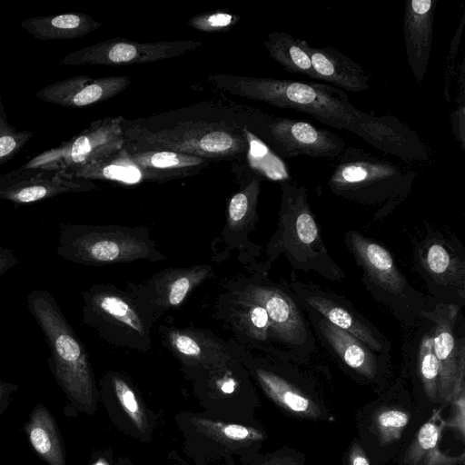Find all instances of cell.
Instances as JSON below:
<instances>
[{"instance_id":"d4e9b609","label":"cell","mask_w":465,"mask_h":465,"mask_svg":"<svg viewBox=\"0 0 465 465\" xmlns=\"http://www.w3.org/2000/svg\"><path fill=\"white\" fill-rule=\"evenodd\" d=\"M24 431L35 452L47 465H67L59 428L46 406L34 407Z\"/></svg>"},{"instance_id":"52a82bcc","label":"cell","mask_w":465,"mask_h":465,"mask_svg":"<svg viewBox=\"0 0 465 465\" xmlns=\"http://www.w3.org/2000/svg\"><path fill=\"white\" fill-rule=\"evenodd\" d=\"M84 325L107 343L140 352L152 347L155 323L128 292L110 283H95L83 292Z\"/></svg>"},{"instance_id":"e575fe53","label":"cell","mask_w":465,"mask_h":465,"mask_svg":"<svg viewBox=\"0 0 465 465\" xmlns=\"http://www.w3.org/2000/svg\"><path fill=\"white\" fill-rule=\"evenodd\" d=\"M111 384L114 394L125 413L128 415L134 426L140 431H143L147 426L145 414L134 390L124 378L116 374L112 376Z\"/></svg>"},{"instance_id":"3957f363","label":"cell","mask_w":465,"mask_h":465,"mask_svg":"<svg viewBox=\"0 0 465 465\" xmlns=\"http://www.w3.org/2000/svg\"><path fill=\"white\" fill-rule=\"evenodd\" d=\"M282 200L276 231L266 246V260L249 272L268 275L272 262L283 254L294 268L314 272L339 281L344 273L332 260L321 237L320 228L308 202L307 188L289 180L281 181Z\"/></svg>"},{"instance_id":"30bf717a","label":"cell","mask_w":465,"mask_h":465,"mask_svg":"<svg viewBox=\"0 0 465 465\" xmlns=\"http://www.w3.org/2000/svg\"><path fill=\"white\" fill-rule=\"evenodd\" d=\"M282 158L300 155L312 158H337L345 142L336 134L309 122L270 115L261 112L253 131Z\"/></svg>"},{"instance_id":"277c9868","label":"cell","mask_w":465,"mask_h":465,"mask_svg":"<svg viewBox=\"0 0 465 465\" xmlns=\"http://www.w3.org/2000/svg\"><path fill=\"white\" fill-rule=\"evenodd\" d=\"M26 302L28 311L48 345V365L56 383L75 408L93 413L96 405V389L84 344L51 292L34 289L28 293Z\"/></svg>"},{"instance_id":"4dcf8cb0","label":"cell","mask_w":465,"mask_h":465,"mask_svg":"<svg viewBox=\"0 0 465 465\" xmlns=\"http://www.w3.org/2000/svg\"><path fill=\"white\" fill-rule=\"evenodd\" d=\"M192 422L203 433L216 440L249 442L264 438L261 430L240 424L222 423L203 418H193Z\"/></svg>"},{"instance_id":"ffe728a7","label":"cell","mask_w":465,"mask_h":465,"mask_svg":"<svg viewBox=\"0 0 465 465\" xmlns=\"http://www.w3.org/2000/svg\"><path fill=\"white\" fill-rule=\"evenodd\" d=\"M239 359L249 366L262 389L275 403L295 415L317 419L322 416L320 407L292 383L262 367L250 351L241 346Z\"/></svg>"},{"instance_id":"e0dca14e","label":"cell","mask_w":465,"mask_h":465,"mask_svg":"<svg viewBox=\"0 0 465 465\" xmlns=\"http://www.w3.org/2000/svg\"><path fill=\"white\" fill-rule=\"evenodd\" d=\"M458 309L440 306L432 312H424L435 323L432 333L433 351L439 363V399L450 402L464 388V345L459 344L454 334Z\"/></svg>"},{"instance_id":"83f0119b","label":"cell","mask_w":465,"mask_h":465,"mask_svg":"<svg viewBox=\"0 0 465 465\" xmlns=\"http://www.w3.org/2000/svg\"><path fill=\"white\" fill-rule=\"evenodd\" d=\"M435 413L424 423L413 438L404 455L406 465H463L465 453L452 457L442 453L439 440L444 421Z\"/></svg>"},{"instance_id":"5bb4252c","label":"cell","mask_w":465,"mask_h":465,"mask_svg":"<svg viewBox=\"0 0 465 465\" xmlns=\"http://www.w3.org/2000/svg\"><path fill=\"white\" fill-rule=\"evenodd\" d=\"M99 190L92 181L59 170L19 168L0 173V200L29 204L68 193Z\"/></svg>"},{"instance_id":"6da1fadb","label":"cell","mask_w":465,"mask_h":465,"mask_svg":"<svg viewBox=\"0 0 465 465\" xmlns=\"http://www.w3.org/2000/svg\"><path fill=\"white\" fill-rule=\"evenodd\" d=\"M208 81L231 94L305 113L324 124L351 132L403 162L429 160L427 145L406 124L393 115L379 116L361 111L343 90L333 85L226 74H210Z\"/></svg>"},{"instance_id":"8fae6325","label":"cell","mask_w":465,"mask_h":465,"mask_svg":"<svg viewBox=\"0 0 465 465\" xmlns=\"http://www.w3.org/2000/svg\"><path fill=\"white\" fill-rule=\"evenodd\" d=\"M214 275L211 264L171 267L141 282H128V291L156 322L168 311L180 308L190 294Z\"/></svg>"},{"instance_id":"9a60e30c","label":"cell","mask_w":465,"mask_h":465,"mask_svg":"<svg viewBox=\"0 0 465 465\" xmlns=\"http://www.w3.org/2000/svg\"><path fill=\"white\" fill-rule=\"evenodd\" d=\"M158 330L163 346L184 367L207 368L240 360L241 346L232 338L225 341L208 329L162 323Z\"/></svg>"},{"instance_id":"2e32d148","label":"cell","mask_w":465,"mask_h":465,"mask_svg":"<svg viewBox=\"0 0 465 465\" xmlns=\"http://www.w3.org/2000/svg\"><path fill=\"white\" fill-rule=\"evenodd\" d=\"M214 309V318L232 331V338L240 346L248 351H274L270 344L272 341L270 320L261 305L238 292L223 290L217 297Z\"/></svg>"},{"instance_id":"cb8c5ba5","label":"cell","mask_w":465,"mask_h":465,"mask_svg":"<svg viewBox=\"0 0 465 465\" xmlns=\"http://www.w3.org/2000/svg\"><path fill=\"white\" fill-rule=\"evenodd\" d=\"M293 289L300 301L319 312L328 322L350 332L370 350L381 351L382 344L370 327L348 309L328 297L322 291H314L310 286L295 282Z\"/></svg>"},{"instance_id":"7402d4cb","label":"cell","mask_w":465,"mask_h":465,"mask_svg":"<svg viewBox=\"0 0 465 465\" xmlns=\"http://www.w3.org/2000/svg\"><path fill=\"white\" fill-rule=\"evenodd\" d=\"M307 49L320 81L353 93L362 92L370 87L371 75L338 49L330 45L314 47L309 44Z\"/></svg>"},{"instance_id":"60d3db41","label":"cell","mask_w":465,"mask_h":465,"mask_svg":"<svg viewBox=\"0 0 465 465\" xmlns=\"http://www.w3.org/2000/svg\"><path fill=\"white\" fill-rule=\"evenodd\" d=\"M18 262L14 250L0 246V276L13 269Z\"/></svg>"},{"instance_id":"74e56055","label":"cell","mask_w":465,"mask_h":465,"mask_svg":"<svg viewBox=\"0 0 465 465\" xmlns=\"http://www.w3.org/2000/svg\"><path fill=\"white\" fill-rule=\"evenodd\" d=\"M465 390L452 400L453 411L452 416L448 421H444V425L456 430L462 438L465 435Z\"/></svg>"},{"instance_id":"603a6c76","label":"cell","mask_w":465,"mask_h":465,"mask_svg":"<svg viewBox=\"0 0 465 465\" xmlns=\"http://www.w3.org/2000/svg\"><path fill=\"white\" fill-rule=\"evenodd\" d=\"M126 150L141 170L144 182L163 183L193 176L211 163L209 159L173 151Z\"/></svg>"},{"instance_id":"d6a6232c","label":"cell","mask_w":465,"mask_h":465,"mask_svg":"<svg viewBox=\"0 0 465 465\" xmlns=\"http://www.w3.org/2000/svg\"><path fill=\"white\" fill-rule=\"evenodd\" d=\"M419 370L424 391L430 401L439 399V363L433 351L432 334H426L419 348Z\"/></svg>"},{"instance_id":"ac0fdd59","label":"cell","mask_w":465,"mask_h":465,"mask_svg":"<svg viewBox=\"0 0 465 465\" xmlns=\"http://www.w3.org/2000/svg\"><path fill=\"white\" fill-rule=\"evenodd\" d=\"M131 83L132 78L124 75L100 78L79 75L46 85L35 96L63 107L80 108L116 96Z\"/></svg>"},{"instance_id":"f546056e","label":"cell","mask_w":465,"mask_h":465,"mask_svg":"<svg viewBox=\"0 0 465 465\" xmlns=\"http://www.w3.org/2000/svg\"><path fill=\"white\" fill-rule=\"evenodd\" d=\"M71 174L92 182L98 180L124 185L144 182L141 170L124 146L96 163L74 171Z\"/></svg>"},{"instance_id":"f1b7e54d","label":"cell","mask_w":465,"mask_h":465,"mask_svg":"<svg viewBox=\"0 0 465 465\" xmlns=\"http://www.w3.org/2000/svg\"><path fill=\"white\" fill-rule=\"evenodd\" d=\"M263 45L270 57L289 73L320 80L312 67L306 41L285 32H272L267 35Z\"/></svg>"},{"instance_id":"4316f807","label":"cell","mask_w":465,"mask_h":465,"mask_svg":"<svg viewBox=\"0 0 465 465\" xmlns=\"http://www.w3.org/2000/svg\"><path fill=\"white\" fill-rule=\"evenodd\" d=\"M317 327L323 339L347 366L368 379L375 377L376 359L366 345L322 316L319 318Z\"/></svg>"},{"instance_id":"8992f818","label":"cell","mask_w":465,"mask_h":465,"mask_svg":"<svg viewBox=\"0 0 465 465\" xmlns=\"http://www.w3.org/2000/svg\"><path fill=\"white\" fill-rule=\"evenodd\" d=\"M338 158L327 182L330 191L361 204L383 203L384 213L407 196L416 177L410 169L352 146Z\"/></svg>"},{"instance_id":"7c38bea8","label":"cell","mask_w":465,"mask_h":465,"mask_svg":"<svg viewBox=\"0 0 465 465\" xmlns=\"http://www.w3.org/2000/svg\"><path fill=\"white\" fill-rule=\"evenodd\" d=\"M202 46L193 40L140 43L112 38L73 51L60 60L64 65H132L175 58Z\"/></svg>"},{"instance_id":"9c48e42d","label":"cell","mask_w":465,"mask_h":465,"mask_svg":"<svg viewBox=\"0 0 465 465\" xmlns=\"http://www.w3.org/2000/svg\"><path fill=\"white\" fill-rule=\"evenodd\" d=\"M249 273L225 280L222 288L243 295L266 311L272 341L296 348L305 347L312 337L292 297L268 279V275Z\"/></svg>"},{"instance_id":"5b68a950","label":"cell","mask_w":465,"mask_h":465,"mask_svg":"<svg viewBox=\"0 0 465 465\" xmlns=\"http://www.w3.org/2000/svg\"><path fill=\"white\" fill-rule=\"evenodd\" d=\"M56 253L68 262L86 266L167 260L145 226L62 223Z\"/></svg>"},{"instance_id":"d590c367","label":"cell","mask_w":465,"mask_h":465,"mask_svg":"<svg viewBox=\"0 0 465 465\" xmlns=\"http://www.w3.org/2000/svg\"><path fill=\"white\" fill-rule=\"evenodd\" d=\"M240 19V15L232 13L213 11L191 17L187 25L197 31L217 33L230 30Z\"/></svg>"},{"instance_id":"d6986e66","label":"cell","mask_w":465,"mask_h":465,"mask_svg":"<svg viewBox=\"0 0 465 465\" xmlns=\"http://www.w3.org/2000/svg\"><path fill=\"white\" fill-rule=\"evenodd\" d=\"M436 5L435 0L405 2L403 39L408 64L418 83L423 81L428 70Z\"/></svg>"},{"instance_id":"7a4b0ae2","label":"cell","mask_w":465,"mask_h":465,"mask_svg":"<svg viewBox=\"0 0 465 465\" xmlns=\"http://www.w3.org/2000/svg\"><path fill=\"white\" fill-rule=\"evenodd\" d=\"M243 127L247 125L222 117H181L164 124L143 119L127 124L124 119V146L130 150L173 151L211 161L243 158L248 150Z\"/></svg>"},{"instance_id":"836d02e7","label":"cell","mask_w":465,"mask_h":465,"mask_svg":"<svg viewBox=\"0 0 465 465\" xmlns=\"http://www.w3.org/2000/svg\"><path fill=\"white\" fill-rule=\"evenodd\" d=\"M33 136V131L17 130L9 124L0 95V165L18 153Z\"/></svg>"},{"instance_id":"ab89813d","label":"cell","mask_w":465,"mask_h":465,"mask_svg":"<svg viewBox=\"0 0 465 465\" xmlns=\"http://www.w3.org/2000/svg\"><path fill=\"white\" fill-rule=\"evenodd\" d=\"M17 391V384L0 381V417L8 408L12 395Z\"/></svg>"},{"instance_id":"44dd1931","label":"cell","mask_w":465,"mask_h":465,"mask_svg":"<svg viewBox=\"0 0 465 465\" xmlns=\"http://www.w3.org/2000/svg\"><path fill=\"white\" fill-rule=\"evenodd\" d=\"M346 242L357 262L379 287L395 295L406 291L407 282L387 249L356 232L347 233Z\"/></svg>"},{"instance_id":"484cf974","label":"cell","mask_w":465,"mask_h":465,"mask_svg":"<svg viewBox=\"0 0 465 465\" xmlns=\"http://www.w3.org/2000/svg\"><path fill=\"white\" fill-rule=\"evenodd\" d=\"M21 26L42 41L66 40L83 37L99 29L102 24L84 13H63L25 19Z\"/></svg>"},{"instance_id":"1f68e13d","label":"cell","mask_w":465,"mask_h":465,"mask_svg":"<svg viewBox=\"0 0 465 465\" xmlns=\"http://www.w3.org/2000/svg\"><path fill=\"white\" fill-rule=\"evenodd\" d=\"M410 420L409 412L393 407L382 408L375 413L373 425L381 446L398 440Z\"/></svg>"},{"instance_id":"b9f144b4","label":"cell","mask_w":465,"mask_h":465,"mask_svg":"<svg viewBox=\"0 0 465 465\" xmlns=\"http://www.w3.org/2000/svg\"><path fill=\"white\" fill-rule=\"evenodd\" d=\"M348 465H370L364 450L358 441H353L349 450Z\"/></svg>"},{"instance_id":"f35d334b","label":"cell","mask_w":465,"mask_h":465,"mask_svg":"<svg viewBox=\"0 0 465 465\" xmlns=\"http://www.w3.org/2000/svg\"><path fill=\"white\" fill-rule=\"evenodd\" d=\"M464 93L460 94V103L457 108L451 113V128L454 135L460 143V147L464 149L465 138V105H464Z\"/></svg>"},{"instance_id":"ba28073f","label":"cell","mask_w":465,"mask_h":465,"mask_svg":"<svg viewBox=\"0 0 465 465\" xmlns=\"http://www.w3.org/2000/svg\"><path fill=\"white\" fill-rule=\"evenodd\" d=\"M123 116H107L67 141L41 152L23 166L66 173L96 163L121 150L125 144Z\"/></svg>"},{"instance_id":"ee69618b","label":"cell","mask_w":465,"mask_h":465,"mask_svg":"<svg viewBox=\"0 0 465 465\" xmlns=\"http://www.w3.org/2000/svg\"><path fill=\"white\" fill-rule=\"evenodd\" d=\"M91 465H110L104 458L96 459Z\"/></svg>"},{"instance_id":"7bdbcfd3","label":"cell","mask_w":465,"mask_h":465,"mask_svg":"<svg viewBox=\"0 0 465 465\" xmlns=\"http://www.w3.org/2000/svg\"><path fill=\"white\" fill-rule=\"evenodd\" d=\"M262 465H298V463L291 457H273Z\"/></svg>"},{"instance_id":"4fadbf2b","label":"cell","mask_w":465,"mask_h":465,"mask_svg":"<svg viewBox=\"0 0 465 465\" xmlns=\"http://www.w3.org/2000/svg\"><path fill=\"white\" fill-rule=\"evenodd\" d=\"M262 177L253 171H243L239 190L227 202L225 223L218 240L225 252L237 251L239 262L250 270L261 255L262 246L249 240L259 221L258 200Z\"/></svg>"},{"instance_id":"8d00e7d4","label":"cell","mask_w":465,"mask_h":465,"mask_svg":"<svg viewBox=\"0 0 465 465\" xmlns=\"http://www.w3.org/2000/svg\"><path fill=\"white\" fill-rule=\"evenodd\" d=\"M446 248L438 242L430 244L427 251V265L430 272L442 277L450 273L451 268V259Z\"/></svg>"}]
</instances>
